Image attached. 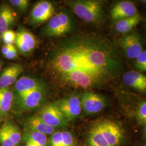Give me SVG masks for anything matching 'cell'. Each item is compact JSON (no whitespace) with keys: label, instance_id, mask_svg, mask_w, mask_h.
<instances>
[{"label":"cell","instance_id":"21","mask_svg":"<svg viewBox=\"0 0 146 146\" xmlns=\"http://www.w3.org/2000/svg\"><path fill=\"white\" fill-rule=\"evenodd\" d=\"M24 139L26 142H31L38 146H46L47 145V136L37 131H27L25 134Z\"/></svg>","mask_w":146,"mask_h":146},{"label":"cell","instance_id":"14","mask_svg":"<svg viewBox=\"0 0 146 146\" xmlns=\"http://www.w3.org/2000/svg\"><path fill=\"white\" fill-rule=\"evenodd\" d=\"M23 70L21 65L17 64L5 67L0 75V88H8L11 85L15 84Z\"/></svg>","mask_w":146,"mask_h":146},{"label":"cell","instance_id":"19","mask_svg":"<svg viewBox=\"0 0 146 146\" xmlns=\"http://www.w3.org/2000/svg\"><path fill=\"white\" fill-rule=\"evenodd\" d=\"M87 143L88 146H109L101 131L99 123L94 125L89 131Z\"/></svg>","mask_w":146,"mask_h":146},{"label":"cell","instance_id":"7","mask_svg":"<svg viewBox=\"0 0 146 146\" xmlns=\"http://www.w3.org/2000/svg\"><path fill=\"white\" fill-rule=\"evenodd\" d=\"M55 13V7L48 1H40L36 2L31 9L28 17L29 23L37 26L49 21Z\"/></svg>","mask_w":146,"mask_h":146},{"label":"cell","instance_id":"27","mask_svg":"<svg viewBox=\"0 0 146 146\" xmlns=\"http://www.w3.org/2000/svg\"><path fill=\"white\" fill-rule=\"evenodd\" d=\"M9 2L13 6L23 11H26L29 5V1L28 0H11Z\"/></svg>","mask_w":146,"mask_h":146},{"label":"cell","instance_id":"16","mask_svg":"<svg viewBox=\"0 0 146 146\" xmlns=\"http://www.w3.org/2000/svg\"><path fill=\"white\" fill-rule=\"evenodd\" d=\"M13 9L8 5L3 4L0 7V34L9 29L15 21Z\"/></svg>","mask_w":146,"mask_h":146},{"label":"cell","instance_id":"1","mask_svg":"<svg viewBox=\"0 0 146 146\" xmlns=\"http://www.w3.org/2000/svg\"><path fill=\"white\" fill-rule=\"evenodd\" d=\"M48 72L60 84L88 89L101 84L115 67L104 41L96 37L74 35L59 42L47 63Z\"/></svg>","mask_w":146,"mask_h":146},{"label":"cell","instance_id":"9","mask_svg":"<svg viewBox=\"0 0 146 146\" xmlns=\"http://www.w3.org/2000/svg\"><path fill=\"white\" fill-rule=\"evenodd\" d=\"M82 109L87 114L98 113L104 109L106 101L103 96L92 92H84L81 97Z\"/></svg>","mask_w":146,"mask_h":146},{"label":"cell","instance_id":"25","mask_svg":"<svg viewBox=\"0 0 146 146\" xmlns=\"http://www.w3.org/2000/svg\"><path fill=\"white\" fill-rule=\"evenodd\" d=\"M0 145L1 146H16L11 140L3 126L0 128Z\"/></svg>","mask_w":146,"mask_h":146},{"label":"cell","instance_id":"34","mask_svg":"<svg viewBox=\"0 0 146 146\" xmlns=\"http://www.w3.org/2000/svg\"><path fill=\"white\" fill-rule=\"evenodd\" d=\"M144 133H145V134L146 135V125H145V127L144 128Z\"/></svg>","mask_w":146,"mask_h":146},{"label":"cell","instance_id":"17","mask_svg":"<svg viewBox=\"0 0 146 146\" xmlns=\"http://www.w3.org/2000/svg\"><path fill=\"white\" fill-rule=\"evenodd\" d=\"M14 96L12 90L8 88H0V117H6L14 102Z\"/></svg>","mask_w":146,"mask_h":146},{"label":"cell","instance_id":"10","mask_svg":"<svg viewBox=\"0 0 146 146\" xmlns=\"http://www.w3.org/2000/svg\"><path fill=\"white\" fill-rule=\"evenodd\" d=\"M101 131L109 146H119L123 137V132L116 122L105 120L99 122Z\"/></svg>","mask_w":146,"mask_h":146},{"label":"cell","instance_id":"13","mask_svg":"<svg viewBox=\"0 0 146 146\" xmlns=\"http://www.w3.org/2000/svg\"><path fill=\"white\" fill-rule=\"evenodd\" d=\"M135 5L129 1H122L117 2L111 11L110 15L114 21H119L131 17L137 14Z\"/></svg>","mask_w":146,"mask_h":146},{"label":"cell","instance_id":"32","mask_svg":"<svg viewBox=\"0 0 146 146\" xmlns=\"http://www.w3.org/2000/svg\"><path fill=\"white\" fill-rule=\"evenodd\" d=\"M26 146H38L37 145H35L33 143H31V142H26Z\"/></svg>","mask_w":146,"mask_h":146},{"label":"cell","instance_id":"11","mask_svg":"<svg viewBox=\"0 0 146 146\" xmlns=\"http://www.w3.org/2000/svg\"><path fill=\"white\" fill-rule=\"evenodd\" d=\"M119 44L127 58L130 59H135L143 52L141 41L135 34H128L122 37L120 39Z\"/></svg>","mask_w":146,"mask_h":146},{"label":"cell","instance_id":"29","mask_svg":"<svg viewBox=\"0 0 146 146\" xmlns=\"http://www.w3.org/2000/svg\"><path fill=\"white\" fill-rule=\"evenodd\" d=\"M62 146H74V137L69 131H62Z\"/></svg>","mask_w":146,"mask_h":146},{"label":"cell","instance_id":"5","mask_svg":"<svg viewBox=\"0 0 146 146\" xmlns=\"http://www.w3.org/2000/svg\"><path fill=\"white\" fill-rule=\"evenodd\" d=\"M37 115L54 128L64 127L68 125L69 121L55 103L44 104Z\"/></svg>","mask_w":146,"mask_h":146},{"label":"cell","instance_id":"33","mask_svg":"<svg viewBox=\"0 0 146 146\" xmlns=\"http://www.w3.org/2000/svg\"><path fill=\"white\" fill-rule=\"evenodd\" d=\"M2 64H3V63L2 62V61L0 60V72L2 70Z\"/></svg>","mask_w":146,"mask_h":146},{"label":"cell","instance_id":"28","mask_svg":"<svg viewBox=\"0 0 146 146\" xmlns=\"http://www.w3.org/2000/svg\"><path fill=\"white\" fill-rule=\"evenodd\" d=\"M62 131L54 133L50 139V146H62Z\"/></svg>","mask_w":146,"mask_h":146},{"label":"cell","instance_id":"35","mask_svg":"<svg viewBox=\"0 0 146 146\" xmlns=\"http://www.w3.org/2000/svg\"><path fill=\"white\" fill-rule=\"evenodd\" d=\"M142 3H146V1H141Z\"/></svg>","mask_w":146,"mask_h":146},{"label":"cell","instance_id":"20","mask_svg":"<svg viewBox=\"0 0 146 146\" xmlns=\"http://www.w3.org/2000/svg\"><path fill=\"white\" fill-rule=\"evenodd\" d=\"M141 20L140 14H137L131 17H129L117 21L115 28L117 31L120 33H125L131 31L135 27Z\"/></svg>","mask_w":146,"mask_h":146},{"label":"cell","instance_id":"6","mask_svg":"<svg viewBox=\"0 0 146 146\" xmlns=\"http://www.w3.org/2000/svg\"><path fill=\"white\" fill-rule=\"evenodd\" d=\"M54 103L68 121L78 117L82 110L80 97L77 94H71Z\"/></svg>","mask_w":146,"mask_h":146},{"label":"cell","instance_id":"15","mask_svg":"<svg viewBox=\"0 0 146 146\" xmlns=\"http://www.w3.org/2000/svg\"><path fill=\"white\" fill-rule=\"evenodd\" d=\"M122 81L126 86L140 92H146V76L137 71H129L122 76Z\"/></svg>","mask_w":146,"mask_h":146},{"label":"cell","instance_id":"8","mask_svg":"<svg viewBox=\"0 0 146 146\" xmlns=\"http://www.w3.org/2000/svg\"><path fill=\"white\" fill-rule=\"evenodd\" d=\"M16 33L15 43L17 49L23 55L31 54L38 46L36 37L23 27H20Z\"/></svg>","mask_w":146,"mask_h":146},{"label":"cell","instance_id":"36","mask_svg":"<svg viewBox=\"0 0 146 146\" xmlns=\"http://www.w3.org/2000/svg\"><path fill=\"white\" fill-rule=\"evenodd\" d=\"M143 146H146V143H145V145Z\"/></svg>","mask_w":146,"mask_h":146},{"label":"cell","instance_id":"12","mask_svg":"<svg viewBox=\"0 0 146 146\" xmlns=\"http://www.w3.org/2000/svg\"><path fill=\"white\" fill-rule=\"evenodd\" d=\"M44 87H46L45 84L41 80L29 76H22L16 82L13 92L14 96H17Z\"/></svg>","mask_w":146,"mask_h":146},{"label":"cell","instance_id":"18","mask_svg":"<svg viewBox=\"0 0 146 146\" xmlns=\"http://www.w3.org/2000/svg\"><path fill=\"white\" fill-rule=\"evenodd\" d=\"M29 130L37 131L46 135L52 134L55 128L48 125L37 115L29 117L26 122Z\"/></svg>","mask_w":146,"mask_h":146},{"label":"cell","instance_id":"24","mask_svg":"<svg viewBox=\"0 0 146 146\" xmlns=\"http://www.w3.org/2000/svg\"><path fill=\"white\" fill-rule=\"evenodd\" d=\"M135 66L138 70L146 72V51H143L136 58Z\"/></svg>","mask_w":146,"mask_h":146},{"label":"cell","instance_id":"23","mask_svg":"<svg viewBox=\"0 0 146 146\" xmlns=\"http://www.w3.org/2000/svg\"><path fill=\"white\" fill-rule=\"evenodd\" d=\"M16 37L15 31L9 29L1 34V38L5 44H14L15 43Z\"/></svg>","mask_w":146,"mask_h":146},{"label":"cell","instance_id":"3","mask_svg":"<svg viewBox=\"0 0 146 146\" xmlns=\"http://www.w3.org/2000/svg\"><path fill=\"white\" fill-rule=\"evenodd\" d=\"M74 26L72 16L67 11H62L52 16L43 28L41 33L46 37L61 36L72 31Z\"/></svg>","mask_w":146,"mask_h":146},{"label":"cell","instance_id":"31","mask_svg":"<svg viewBox=\"0 0 146 146\" xmlns=\"http://www.w3.org/2000/svg\"><path fill=\"white\" fill-rule=\"evenodd\" d=\"M12 45L13 44H5L2 46L1 48V52L4 56H6L9 52Z\"/></svg>","mask_w":146,"mask_h":146},{"label":"cell","instance_id":"4","mask_svg":"<svg viewBox=\"0 0 146 146\" xmlns=\"http://www.w3.org/2000/svg\"><path fill=\"white\" fill-rule=\"evenodd\" d=\"M46 96V87L28 92L20 95L14 96V102L20 110H29L39 107Z\"/></svg>","mask_w":146,"mask_h":146},{"label":"cell","instance_id":"22","mask_svg":"<svg viewBox=\"0 0 146 146\" xmlns=\"http://www.w3.org/2000/svg\"><path fill=\"white\" fill-rule=\"evenodd\" d=\"M11 140L17 146L21 140V133L19 128L11 122H6L3 125Z\"/></svg>","mask_w":146,"mask_h":146},{"label":"cell","instance_id":"26","mask_svg":"<svg viewBox=\"0 0 146 146\" xmlns=\"http://www.w3.org/2000/svg\"><path fill=\"white\" fill-rule=\"evenodd\" d=\"M137 117L140 123L146 125V101L142 102L137 110Z\"/></svg>","mask_w":146,"mask_h":146},{"label":"cell","instance_id":"30","mask_svg":"<svg viewBox=\"0 0 146 146\" xmlns=\"http://www.w3.org/2000/svg\"><path fill=\"white\" fill-rule=\"evenodd\" d=\"M17 56H18L17 49L16 46H15L14 44H13L11 47L9 52L5 57V58L8 60H15L16 58H17Z\"/></svg>","mask_w":146,"mask_h":146},{"label":"cell","instance_id":"2","mask_svg":"<svg viewBox=\"0 0 146 146\" xmlns=\"http://www.w3.org/2000/svg\"><path fill=\"white\" fill-rule=\"evenodd\" d=\"M66 3L76 15L87 23H97L102 17V1L72 0L66 1Z\"/></svg>","mask_w":146,"mask_h":146}]
</instances>
